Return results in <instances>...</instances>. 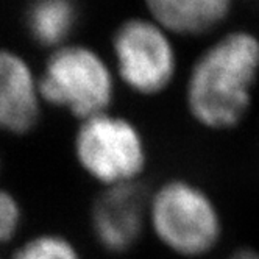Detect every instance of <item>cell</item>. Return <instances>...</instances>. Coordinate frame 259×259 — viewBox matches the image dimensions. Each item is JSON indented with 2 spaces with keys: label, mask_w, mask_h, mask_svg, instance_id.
Wrapping results in <instances>:
<instances>
[{
  "label": "cell",
  "mask_w": 259,
  "mask_h": 259,
  "mask_svg": "<svg viewBox=\"0 0 259 259\" xmlns=\"http://www.w3.org/2000/svg\"><path fill=\"white\" fill-rule=\"evenodd\" d=\"M259 75V39L233 31L195 60L184 89L192 120L211 132H230L247 117Z\"/></svg>",
  "instance_id": "cell-1"
},
{
  "label": "cell",
  "mask_w": 259,
  "mask_h": 259,
  "mask_svg": "<svg viewBox=\"0 0 259 259\" xmlns=\"http://www.w3.org/2000/svg\"><path fill=\"white\" fill-rule=\"evenodd\" d=\"M224 230L215 200L192 180H164L147 194V231L178 257L209 256L220 245Z\"/></svg>",
  "instance_id": "cell-2"
},
{
  "label": "cell",
  "mask_w": 259,
  "mask_h": 259,
  "mask_svg": "<svg viewBox=\"0 0 259 259\" xmlns=\"http://www.w3.org/2000/svg\"><path fill=\"white\" fill-rule=\"evenodd\" d=\"M72 153L80 170L102 189L136 186L149 167L141 128L111 109L78 122Z\"/></svg>",
  "instance_id": "cell-3"
},
{
  "label": "cell",
  "mask_w": 259,
  "mask_h": 259,
  "mask_svg": "<svg viewBox=\"0 0 259 259\" xmlns=\"http://www.w3.org/2000/svg\"><path fill=\"white\" fill-rule=\"evenodd\" d=\"M44 105L63 109L78 122L109 111L116 73L94 49L64 44L52 50L38 75Z\"/></svg>",
  "instance_id": "cell-4"
},
{
  "label": "cell",
  "mask_w": 259,
  "mask_h": 259,
  "mask_svg": "<svg viewBox=\"0 0 259 259\" xmlns=\"http://www.w3.org/2000/svg\"><path fill=\"white\" fill-rule=\"evenodd\" d=\"M116 77L135 94L155 97L177 75V52L169 33L152 19H128L114 33Z\"/></svg>",
  "instance_id": "cell-5"
},
{
  "label": "cell",
  "mask_w": 259,
  "mask_h": 259,
  "mask_svg": "<svg viewBox=\"0 0 259 259\" xmlns=\"http://www.w3.org/2000/svg\"><path fill=\"white\" fill-rule=\"evenodd\" d=\"M91 233L108 253H126L147 231V194L139 184L102 189L91 208Z\"/></svg>",
  "instance_id": "cell-6"
},
{
  "label": "cell",
  "mask_w": 259,
  "mask_h": 259,
  "mask_svg": "<svg viewBox=\"0 0 259 259\" xmlns=\"http://www.w3.org/2000/svg\"><path fill=\"white\" fill-rule=\"evenodd\" d=\"M44 100L31 66L11 50H0V133L25 136L38 128Z\"/></svg>",
  "instance_id": "cell-7"
},
{
  "label": "cell",
  "mask_w": 259,
  "mask_h": 259,
  "mask_svg": "<svg viewBox=\"0 0 259 259\" xmlns=\"http://www.w3.org/2000/svg\"><path fill=\"white\" fill-rule=\"evenodd\" d=\"M152 21L167 33L197 36L222 24L231 10V0H145Z\"/></svg>",
  "instance_id": "cell-8"
},
{
  "label": "cell",
  "mask_w": 259,
  "mask_h": 259,
  "mask_svg": "<svg viewBox=\"0 0 259 259\" xmlns=\"http://www.w3.org/2000/svg\"><path fill=\"white\" fill-rule=\"evenodd\" d=\"M77 21L72 0H33L28 10V28L33 39L52 50L67 44Z\"/></svg>",
  "instance_id": "cell-9"
},
{
  "label": "cell",
  "mask_w": 259,
  "mask_h": 259,
  "mask_svg": "<svg viewBox=\"0 0 259 259\" xmlns=\"http://www.w3.org/2000/svg\"><path fill=\"white\" fill-rule=\"evenodd\" d=\"M7 259H83V254L67 236L44 231L22 240Z\"/></svg>",
  "instance_id": "cell-10"
},
{
  "label": "cell",
  "mask_w": 259,
  "mask_h": 259,
  "mask_svg": "<svg viewBox=\"0 0 259 259\" xmlns=\"http://www.w3.org/2000/svg\"><path fill=\"white\" fill-rule=\"evenodd\" d=\"M24 222V211L17 197L0 188V247L17 237Z\"/></svg>",
  "instance_id": "cell-11"
},
{
  "label": "cell",
  "mask_w": 259,
  "mask_h": 259,
  "mask_svg": "<svg viewBox=\"0 0 259 259\" xmlns=\"http://www.w3.org/2000/svg\"><path fill=\"white\" fill-rule=\"evenodd\" d=\"M227 259H259V253H256L254 250H248V248H242L234 251L231 256H228Z\"/></svg>",
  "instance_id": "cell-12"
},
{
  "label": "cell",
  "mask_w": 259,
  "mask_h": 259,
  "mask_svg": "<svg viewBox=\"0 0 259 259\" xmlns=\"http://www.w3.org/2000/svg\"><path fill=\"white\" fill-rule=\"evenodd\" d=\"M0 169H2V158H0Z\"/></svg>",
  "instance_id": "cell-13"
},
{
  "label": "cell",
  "mask_w": 259,
  "mask_h": 259,
  "mask_svg": "<svg viewBox=\"0 0 259 259\" xmlns=\"http://www.w3.org/2000/svg\"><path fill=\"white\" fill-rule=\"evenodd\" d=\"M0 259H5V257H4V256H2V254H0Z\"/></svg>",
  "instance_id": "cell-14"
}]
</instances>
